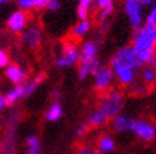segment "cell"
Wrapping results in <instances>:
<instances>
[{"label":"cell","instance_id":"1","mask_svg":"<svg viewBox=\"0 0 156 154\" xmlns=\"http://www.w3.org/2000/svg\"><path fill=\"white\" fill-rule=\"evenodd\" d=\"M132 48L135 49L136 53L149 49H156V25L145 24L138 30H136Z\"/></svg>","mask_w":156,"mask_h":154},{"label":"cell","instance_id":"24","mask_svg":"<svg viewBox=\"0 0 156 154\" xmlns=\"http://www.w3.org/2000/svg\"><path fill=\"white\" fill-rule=\"evenodd\" d=\"M145 24H150V25H156V4L151 6V10L149 15L146 17V23Z\"/></svg>","mask_w":156,"mask_h":154},{"label":"cell","instance_id":"4","mask_svg":"<svg viewBox=\"0 0 156 154\" xmlns=\"http://www.w3.org/2000/svg\"><path fill=\"white\" fill-rule=\"evenodd\" d=\"M124 12L129 19V24L135 30H138L142 27V5L136 0H126L124 3Z\"/></svg>","mask_w":156,"mask_h":154},{"label":"cell","instance_id":"28","mask_svg":"<svg viewBox=\"0 0 156 154\" xmlns=\"http://www.w3.org/2000/svg\"><path fill=\"white\" fill-rule=\"evenodd\" d=\"M47 6V9L51 10V12H56L60 9V3H58V0H50L48 4L46 5Z\"/></svg>","mask_w":156,"mask_h":154},{"label":"cell","instance_id":"12","mask_svg":"<svg viewBox=\"0 0 156 154\" xmlns=\"http://www.w3.org/2000/svg\"><path fill=\"white\" fill-rule=\"evenodd\" d=\"M23 41L29 47H37L41 42V32L37 28H29L27 32L23 34Z\"/></svg>","mask_w":156,"mask_h":154},{"label":"cell","instance_id":"29","mask_svg":"<svg viewBox=\"0 0 156 154\" xmlns=\"http://www.w3.org/2000/svg\"><path fill=\"white\" fill-rule=\"evenodd\" d=\"M8 63H9V58H8L6 53L3 49H0V67H5L8 66Z\"/></svg>","mask_w":156,"mask_h":154},{"label":"cell","instance_id":"38","mask_svg":"<svg viewBox=\"0 0 156 154\" xmlns=\"http://www.w3.org/2000/svg\"><path fill=\"white\" fill-rule=\"evenodd\" d=\"M6 2H9V0H0V4H2V3H6Z\"/></svg>","mask_w":156,"mask_h":154},{"label":"cell","instance_id":"14","mask_svg":"<svg viewBox=\"0 0 156 154\" xmlns=\"http://www.w3.org/2000/svg\"><path fill=\"white\" fill-rule=\"evenodd\" d=\"M24 86H26L24 83H20L19 86H17L15 89H13L10 92H8V95L4 97V104H5V105H13L20 96H23Z\"/></svg>","mask_w":156,"mask_h":154},{"label":"cell","instance_id":"18","mask_svg":"<svg viewBox=\"0 0 156 154\" xmlns=\"http://www.w3.org/2000/svg\"><path fill=\"white\" fill-rule=\"evenodd\" d=\"M61 115H62L61 106L58 104H53L47 110V112H46V119H47L48 121H56L61 118Z\"/></svg>","mask_w":156,"mask_h":154},{"label":"cell","instance_id":"32","mask_svg":"<svg viewBox=\"0 0 156 154\" xmlns=\"http://www.w3.org/2000/svg\"><path fill=\"white\" fill-rule=\"evenodd\" d=\"M91 152H93V150H91L89 147H83L81 149L77 150L76 154H91Z\"/></svg>","mask_w":156,"mask_h":154},{"label":"cell","instance_id":"37","mask_svg":"<svg viewBox=\"0 0 156 154\" xmlns=\"http://www.w3.org/2000/svg\"><path fill=\"white\" fill-rule=\"evenodd\" d=\"M91 154H104V153H102L100 150H93V152H91Z\"/></svg>","mask_w":156,"mask_h":154},{"label":"cell","instance_id":"10","mask_svg":"<svg viewBox=\"0 0 156 154\" xmlns=\"http://www.w3.org/2000/svg\"><path fill=\"white\" fill-rule=\"evenodd\" d=\"M26 14L23 12H14L9 19H8V27H9L13 32H20L26 25Z\"/></svg>","mask_w":156,"mask_h":154},{"label":"cell","instance_id":"3","mask_svg":"<svg viewBox=\"0 0 156 154\" xmlns=\"http://www.w3.org/2000/svg\"><path fill=\"white\" fill-rule=\"evenodd\" d=\"M111 62L119 63L124 67H128L131 70H136L142 66L141 61H140L137 53L132 47H122L115 52V55L112 57Z\"/></svg>","mask_w":156,"mask_h":154},{"label":"cell","instance_id":"5","mask_svg":"<svg viewBox=\"0 0 156 154\" xmlns=\"http://www.w3.org/2000/svg\"><path fill=\"white\" fill-rule=\"evenodd\" d=\"M132 132H133L140 139L145 142H152L156 138V125L146 120H135L133 126H132Z\"/></svg>","mask_w":156,"mask_h":154},{"label":"cell","instance_id":"15","mask_svg":"<svg viewBox=\"0 0 156 154\" xmlns=\"http://www.w3.org/2000/svg\"><path fill=\"white\" fill-rule=\"evenodd\" d=\"M98 148L102 153H108V152H112L115 148V143L113 140V138L104 135L102 136L100 139L98 140Z\"/></svg>","mask_w":156,"mask_h":154},{"label":"cell","instance_id":"27","mask_svg":"<svg viewBox=\"0 0 156 154\" xmlns=\"http://www.w3.org/2000/svg\"><path fill=\"white\" fill-rule=\"evenodd\" d=\"M88 130H89V125L88 124H81L79 128H77V130H76V136L81 138L83 135H85L88 133Z\"/></svg>","mask_w":156,"mask_h":154},{"label":"cell","instance_id":"30","mask_svg":"<svg viewBox=\"0 0 156 154\" xmlns=\"http://www.w3.org/2000/svg\"><path fill=\"white\" fill-rule=\"evenodd\" d=\"M100 68H102V67H100V63H99V61H98V59H95L94 62L91 63V66H90V73L95 76V75L98 73V71L100 70Z\"/></svg>","mask_w":156,"mask_h":154},{"label":"cell","instance_id":"2","mask_svg":"<svg viewBox=\"0 0 156 154\" xmlns=\"http://www.w3.org/2000/svg\"><path fill=\"white\" fill-rule=\"evenodd\" d=\"M124 105V99L121 92L118 91H111L102 99L99 109H102L104 114L108 116V119L115 118L117 115H119L121 110L123 109Z\"/></svg>","mask_w":156,"mask_h":154},{"label":"cell","instance_id":"13","mask_svg":"<svg viewBox=\"0 0 156 154\" xmlns=\"http://www.w3.org/2000/svg\"><path fill=\"white\" fill-rule=\"evenodd\" d=\"M108 120V116L104 114V111L102 109H98L94 110L90 115H89V118H88V124L90 126H102L104 125L105 122Z\"/></svg>","mask_w":156,"mask_h":154},{"label":"cell","instance_id":"7","mask_svg":"<svg viewBox=\"0 0 156 154\" xmlns=\"http://www.w3.org/2000/svg\"><path fill=\"white\" fill-rule=\"evenodd\" d=\"M111 66H112L113 73L117 75L118 80L123 85H131V83H133V81L136 79L135 70H131V68L124 67V66H122L119 63H115V62H111Z\"/></svg>","mask_w":156,"mask_h":154},{"label":"cell","instance_id":"8","mask_svg":"<svg viewBox=\"0 0 156 154\" xmlns=\"http://www.w3.org/2000/svg\"><path fill=\"white\" fill-rule=\"evenodd\" d=\"M113 71L109 67H102L95 75V87L98 90H104L111 85L113 80Z\"/></svg>","mask_w":156,"mask_h":154},{"label":"cell","instance_id":"9","mask_svg":"<svg viewBox=\"0 0 156 154\" xmlns=\"http://www.w3.org/2000/svg\"><path fill=\"white\" fill-rule=\"evenodd\" d=\"M133 122H135V120L129 116H126V115H117L113 119V129L118 133L132 132Z\"/></svg>","mask_w":156,"mask_h":154},{"label":"cell","instance_id":"34","mask_svg":"<svg viewBox=\"0 0 156 154\" xmlns=\"http://www.w3.org/2000/svg\"><path fill=\"white\" fill-rule=\"evenodd\" d=\"M149 67H152V68H156V51L154 53V56L151 58V61L149 62Z\"/></svg>","mask_w":156,"mask_h":154},{"label":"cell","instance_id":"31","mask_svg":"<svg viewBox=\"0 0 156 154\" xmlns=\"http://www.w3.org/2000/svg\"><path fill=\"white\" fill-rule=\"evenodd\" d=\"M97 4L100 9H104V8L109 4H113V0H97Z\"/></svg>","mask_w":156,"mask_h":154},{"label":"cell","instance_id":"36","mask_svg":"<svg viewBox=\"0 0 156 154\" xmlns=\"http://www.w3.org/2000/svg\"><path fill=\"white\" fill-rule=\"evenodd\" d=\"M4 105H5V104H4V97L0 96V111H2V109H3Z\"/></svg>","mask_w":156,"mask_h":154},{"label":"cell","instance_id":"35","mask_svg":"<svg viewBox=\"0 0 156 154\" xmlns=\"http://www.w3.org/2000/svg\"><path fill=\"white\" fill-rule=\"evenodd\" d=\"M136 2L140 3L141 5H150V4H152L154 0H136Z\"/></svg>","mask_w":156,"mask_h":154},{"label":"cell","instance_id":"33","mask_svg":"<svg viewBox=\"0 0 156 154\" xmlns=\"http://www.w3.org/2000/svg\"><path fill=\"white\" fill-rule=\"evenodd\" d=\"M80 5L88 8V9H90V6L93 5V0H80Z\"/></svg>","mask_w":156,"mask_h":154},{"label":"cell","instance_id":"16","mask_svg":"<svg viewBox=\"0 0 156 154\" xmlns=\"http://www.w3.org/2000/svg\"><path fill=\"white\" fill-rule=\"evenodd\" d=\"M6 76L10 79L13 82H19L24 79V73L17 65H12L6 68Z\"/></svg>","mask_w":156,"mask_h":154},{"label":"cell","instance_id":"23","mask_svg":"<svg viewBox=\"0 0 156 154\" xmlns=\"http://www.w3.org/2000/svg\"><path fill=\"white\" fill-rule=\"evenodd\" d=\"M91 63L80 62V67H79V77H80V80H85L88 77V75H90V66H91Z\"/></svg>","mask_w":156,"mask_h":154},{"label":"cell","instance_id":"25","mask_svg":"<svg viewBox=\"0 0 156 154\" xmlns=\"http://www.w3.org/2000/svg\"><path fill=\"white\" fill-rule=\"evenodd\" d=\"M88 13H89L88 8H85V6H83V5L79 4V6H77V17H79L81 20H87Z\"/></svg>","mask_w":156,"mask_h":154},{"label":"cell","instance_id":"26","mask_svg":"<svg viewBox=\"0 0 156 154\" xmlns=\"http://www.w3.org/2000/svg\"><path fill=\"white\" fill-rule=\"evenodd\" d=\"M112 12H113V4L107 5L104 9H102V12H100V20L107 19V17H109V15L112 14Z\"/></svg>","mask_w":156,"mask_h":154},{"label":"cell","instance_id":"17","mask_svg":"<svg viewBox=\"0 0 156 154\" xmlns=\"http://www.w3.org/2000/svg\"><path fill=\"white\" fill-rule=\"evenodd\" d=\"M50 0H19L18 4L22 9H30V8H43L48 4Z\"/></svg>","mask_w":156,"mask_h":154},{"label":"cell","instance_id":"22","mask_svg":"<svg viewBox=\"0 0 156 154\" xmlns=\"http://www.w3.org/2000/svg\"><path fill=\"white\" fill-rule=\"evenodd\" d=\"M89 28H90V23L88 22V20H81L79 24H77L75 28H74V34H76V35H83V34H85L89 30Z\"/></svg>","mask_w":156,"mask_h":154},{"label":"cell","instance_id":"21","mask_svg":"<svg viewBox=\"0 0 156 154\" xmlns=\"http://www.w3.org/2000/svg\"><path fill=\"white\" fill-rule=\"evenodd\" d=\"M142 80L145 83H155L156 82V68L147 67L142 71Z\"/></svg>","mask_w":156,"mask_h":154},{"label":"cell","instance_id":"20","mask_svg":"<svg viewBox=\"0 0 156 154\" xmlns=\"http://www.w3.org/2000/svg\"><path fill=\"white\" fill-rule=\"evenodd\" d=\"M28 145V154H41L40 153V142H38L37 136L30 135L27 139Z\"/></svg>","mask_w":156,"mask_h":154},{"label":"cell","instance_id":"11","mask_svg":"<svg viewBox=\"0 0 156 154\" xmlns=\"http://www.w3.org/2000/svg\"><path fill=\"white\" fill-rule=\"evenodd\" d=\"M97 44L93 43V42H88L83 45V49H81V55H80V62H88L91 63L97 59Z\"/></svg>","mask_w":156,"mask_h":154},{"label":"cell","instance_id":"19","mask_svg":"<svg viewBox=\"0 0 156 154\" xmlns=\"http://www.w3.org/2000/svg\"><path fill=\"white\" fill-rule=\"evenodd\" d=\"M43 77H44V75H38L34 80H32V81H30V82L27 85V86H24V91H23V97H27V96H29L30 94H32V92L37 89L38 85L42 82Z\"/></svg>","mask_w":156,"mask_h":154},{"label":"cell","instance_id":"6","mask_svg":"<svg viewBox=\"0 0 156 154\" xmlns=\"http://www.w3.org/2000/svg\"><path fill=\"white\" fill-rule=\"evenodd\" d=\"M80 59V55L77 49L75 48V45L71 43H66L62 48V56L57 58V66L58 67H69L76 63Z\"/></svg>","mask_w":156,"mask_h":154}]
</instances>
